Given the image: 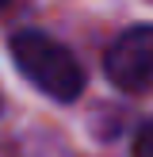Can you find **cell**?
Returning <instances> with one entry per match:
<instances>
[{"label": "cell", "mask_w": 153, "mask_h": 157, "mask_svg": "<svg viewBox=\"0 0 153 157\" xmlns=\"http://www.w3.org/2000/svg\"><path fill=\"white\" fill-rule=\"evenodd\" d=\"M12 58L19 65V73L35 88H42L46 96L61 100V104H69V100H76L84 92L80 61L61 42H54L50 35H42V31H19L12 38Z\"/></svg>", "instance_id": "cell-1"}, {"label": "cell", "mask_w": 153, "mask_h": 157, "mask_svg": "<svg viewBox=\"0 0 153 157\" xmlns=\"http://www.w3.org/2000/svg\"><path fill=\"white\" fill-rule=\"evenodd\" d=\"M103 73L115 88L122 92H142L153 84V27H126L103 58Z\"/></svg>", "instance_id": "cell-2"}, {"label": "cell", "mask_w": 153, "mask_h": 157, "mask_svg": "<svg viewBox=\"0 0 153 157\" xmlns=\"http://www.w3.org/2000/svg\"><path fill=\"white\" fill-rule=\"evenodd\" d=\"M134 157H153V115L138 127V134H134Z\"/></svg>", "instance_id": "cell-3"}]
</instances>
